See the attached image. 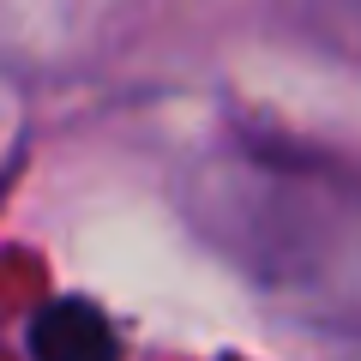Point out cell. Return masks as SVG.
Masks as SVG:
<instances>
[{
	"instance_id": "6da1fadb",
	"label": "cell",
	"mask_w": 361,
	"mask_h": 361,
	"mask_svg": "<svg viewBox=\"0 0 361 361\" xmlns=\"http://www.w3.org/2000/svg\"><path fill=\"white\" fill-rule=\"evenodd\" d=\"M205 229L289 313L361 337V193L349 180L235 163L205 180Z\"/></svg>"
},
{
	"instance_id": "3957f363",
	"label": "cell",
	"mask_w": 361,
	"mask_h": 361,
	"mask_svg": "<svg viewBox=\"0 0 361 361\" xmlns=\"http://www.w3.org/2000/svg\"><path fill=\"white\" fill-rule=\"evenodd\" d=\"M301 18L313 30H325L337 49L361 54V0H301Z\"/></svg>"
},
{
	"instance_id": "7a4b0ae2",
	"label": "cell",
	"mask_w": 361,
	"mask_h": 361,
	"mask_svg": "<svg viewBox=\"0 0 361 361\" xmlns=\"http://www.w3.org/2000/svg\"><path fill=\"white\" fill-rule=\"evenodd\" d=\"M30 361H121V331L97 301L61 295L30 313Z\"/></svg>"
}]
</instances>
